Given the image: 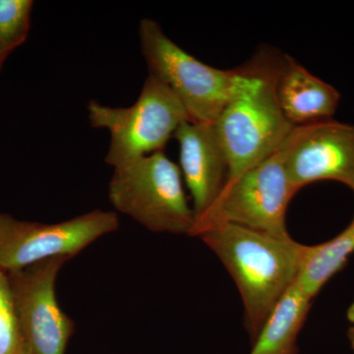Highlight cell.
<instances>
[{
    "label": "cell",
    "instance_id": "1",
    "mask_svg": "<svg viewBox=\"0 0 354 354\" xmlns=\"http://www.w3.org/2000/svg\"><path fill=\"white\" fill-rule=\"evenodd\" d=\"M196 236L234 279L243 305L244 327L253 342L297 281L306 245L290 235L279 236L227 223L209 225Z\"/></svg>",
    "mask_w": 354,
    "mask_h": 354
},
{
    "label": "cell",
    "instance_id": "2",
    "mask_svg": "<svg viewBox=\"0 0 354 354\" xmlns=\"http://www.w3.org/2000/svg\"><path fill=\"white\" fill-rule=\"evenodd\" d=\"M281 57L262 50L241 66L236 88L214 122L227 153L228 180L276 152L292 130L274 94Z\"/></svg>",
    "mask_w": 354,
    "mask_h": 354
},
{
    "label": "cell",
    "instance_id": "3",
    "mask_svg": "<svg viewBox=\"0 0 354 354\" xmlns=\"http://www.w3.org/2000/svg\"><path fill=\"white\" fill-rule=\"evenodd\" d=\"M109 198L114 209L151 232L191 235L195 227L180 169L164 152L114 169Z\"/></svg>",
    "mask_w": 354,
    "mask_h": 354
},
{
    "label": "cell",
    "instance_id": "4",
    "mask_svg": "<svg viewBox=\"0 0 354 354\" xmlns=\"http://www.w3.org/2000/svg\"><path fill=\"white\" fill-rule=\"evenodd\" d=\"M88 113L92 127L109 133L111 141L104 162L113 169L162 152L178 127L189 120L187 111L171 88L150 74L132 106L113 108L91 101Z\"/></svg>",
    "mask_w": 354,
    "mask_h": 354
},
{
    "label": "cell",
    "instance_id": "5",
    "mask_svg": "<svg viewBox=\"0 0 354 354\" xmlns=\"http://www.w3.org/2000/svg\"><path fill=\"white\" fill-rule=\"evenodd\" d=\"M140 44L149 74L164 82L178 97L193 122H215L234 92L241 66L216 68L177 46L153 19L139 26Z\"/></svg>",
    "mask_w": 354,
    "mask_h": 354
},
{
    "label": "cell",
    "instance_id": "6",
    "mask_svg": "<svg viewBox=\"0 0 354 354\" xmlns=\"http://www.w3.org/2000/svg\"><path fill=\"white\" fill-rule=\"evenodd\" d=\"M297 193L288 180L279 147L259 164L227 181L213 206L196 220L191 236L221 223L279 236L290 235L286 211Z\"/></svg>",
    "mask_w": 354,
    "mask_h": 354
},
{
    "label": "cell",
    "instance_id": "7",
    "mask_svg": "<svg viewBox=\"0 0 354 354\" xmlns=\"http://www.w3.org/2000/svg\"><path fill=\"white\" fill-rule=\"evenodd\" d=\"M118 227V215L102 209L57 223L20 221L0 214V270L10 274L51 258L71 259Z\"/></svg>",
    "mask_w": 354,
    "mask_h": 354
},
{
    "label": "cell",
    "instance_id": "8",
    "mask_svg": "<svg viewBox=\"0 0 354 354\" xmlns=\"http://www.w3.org/2000/svg\"><path fill=\"white\" fill-rule=\"evenodd\" d=\"M69 258L44 260L7 274L25 354H65L75 330L58 304L55 283Z\"/></svg>",
    "mask_w": 354,
    "mask_h": 354
},
{
    "label": "cell",
    "instance_id": "9",
    "mask_svg": "<svg viewBox=\"0 0 354 354\" xmlns=\"http://www.w3.org/2000/svg\"><path fill=\"white\" fill-rule=\"evenodd\" d=\"M281 149L297 192L309 184L332 180L354 193V125L332 118L293 127Z\"/></svg>",
    "mask_w": 354,
    "mask_h": 354
},
{
    "label": "cell",
    "instance_id": "10",
    "mask_svg": "<svg viewBox=\"0 0 354 354\" xmlns=\"http://www.w3.org/2000/svg\"><path fill=\"white\" fill-rule=\"evenodd\" d=\"M179 146L184 183L196 220L220 197L230 178V164L214 122H183L174 135ZM196 223V221H195Z\"/></svg>",
    "mask_w": 354,
    "mask_h": 354
},
{
    "label": "cell",
    "instance_id": "11",
    "mask_svg": "<svg viewBox=\"0 0 354 354\" xmlns=\"http://www.w3.org/2000/svg\"><path fill=\"white\" fill-rule=\"evenodd\" d=\"M274 94L281 113L293 127L332 120L341 101L334 86L313 75L288 55L279 60Z\"/></svg>",
    "mask_w": 354,
    "mask_h": 354
},
{
    "label": "cell",
    "instance_id": "12",
    "mask_svg": "<svg viewBox=\"0 0 354 354\" xmlns=\"http://www.w3.org/2000/svg\"><path fill=\"white\" fill-rule=\"evenodd\" d=\"M313 300L293 285L272 310L249 354H298L297 339Z\"/></svg>",
    "mask_w": 354,
    "mask_h": 354
},
{
    "label": "cell",
    "instance_id": "13",
    "mask_svg": "<svg viewBox=\"0 0 354 354\" xmlns=\"http://www.w3.org/2000/svg\"><path fill=\"white\" fill-rule=\"evenodd\" d=\"M354 253V215L348 227L329 241L306 245L295 285L309 299H315L326 283L341 272Z\"/></svg>",
    "mask_w": 354,
    "mask_h": 354
},
{
    "label": "cell",
    "instance_id": "14",
    "mask_svg": "<svg viewBox=\"0 0 354 354\" xmlns=\"http://www.w3.org/2000/svg\"><path fill=\"white\" fill-rule=\"evenodd\" d=\"M34 2L0 0V44L8 53L22 46L29 36Z\"/></svg>",
    "mask_w": 354,
    "mask_h": 354
},
{
    "label": "cell",
    "instance_id": "15",
    "mask_svg": "<svg viewBox=\"0 0 354 354\" xmlns=\"http://www.w3.org/2000/svg\"><path fill=\"white\" fill-rule=\"evenodd\" d=\"M0 354H25L6 272L0 270Z\"/></svg>",
    "mask_w": 354,
    "mask_h": 354
},
{
    "label": "cell",
    "instance_id": "16",
    "mask_svg": "<svg viewBox=\"0 0 354 354\" xmlns=\"http://www.w3.org/2000/svg\"><path fill=\"white\" fill-rule=\"evenodd\" d=\"M348 319L349 324H351L348 330V337L349 344H351V351H353L354 354V300L351 306L348 307Z\"/></svg>",
    "mask_w": 354,
    "mask_h": 354
},
{
    "label": "cell",
    "instance_id": "17",
    "mask_svg": "<svg viewBox=\"0 0 354 354\" xmlns=\"http://www.w3.org/2000/svg\"><path fill=\"white\" fill-rule=\"evenodd\" d=\"M10 53H7L6 48L0 44V71H1L2 66H3L4 62H6V58L8 57Z\"/></svg>",
    "mask_w": 354,
    "mask_h": 354
}]
</instances>
